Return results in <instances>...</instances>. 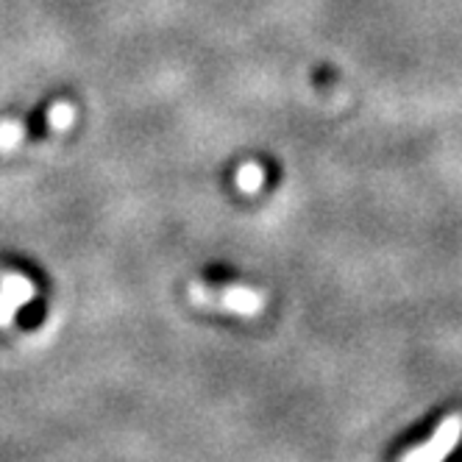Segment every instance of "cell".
I'll return each instance as SVG.
<instances>
[{"instance_id": "obj_1", "label": "cell", "mask_w": 462, "mask_h": 462, "mask_svg": "<svg viewBox=\"0 0 462 462\" xmlns=\"http://www.w3.org/2000/svg\"><path fill=\"white\" fill-rule=\"evenodd\" d=\"M187 295L195 307H207L228 315L240 318H256L265 310V295L256 287H243V284H228V287H209L204 282H192L187 287Z\"/></svg>"}, {"instance_id": "obj_2", "label": "cell", "mask_w": 462, "mask_h": 462, "mask_svg": "<svg viewBox=\"0 0 462 462\" xmlns=\"http://www.w3.org/2000/svg\"><path fill=\"white\" fill-rule=\"evenodd\" d=\"M462 438V415H448L440 420V426L435 429V435L426 443L410 448L402 462H443L459 443Z\"/></svg>"}, {"instance_id": "obj_3", "label": "cell", "mask_w": 462, "mask_h": 462, "mask_svg": "<svg viewBox=\"0 0 462 462\" xmlns=\"http://www.w3.org/2000/svg\"><path fill=\"white\" fill-rule=\"evenodd\" d=\"M37 295V287L23 273H0V328H9L14 323V315L31 304Z\"/></svg>"}, {"instance_id": "obj_4", "label": "cell", "mask_w": 462, "mask_h": 462, "mask_svg": "<svg viewBox=\"0 0 462 462\" xmlns=\"http://www.w3.org/2000/svg\"><path fill=\"white\" fill-rule=\"evenodd\" d=\"M265 179H268V173L259 162H243L237 168L235 184L243 195H256L262 189V184H265Z\"/></svg>"}, {"instance_id": "obj_5", "label": "cell", "mask_w": 462, "mask_h": 462, "mask_svg": "<svg viewBox=\"0 0 462 462\" xmlns=\"http://www.w3.org/2000/svg\"><path fill=\"white\" fill-rule=\"evenodd\" d=\"M79 117V109L70 104V101H56L51 109H48V128L56 131V134H64V131H70L73 123Z\"/></svg>"}, {"instance_id": "obj_6", "label": "cell", "mask_w": 462, "mask_h": 462, "mask_svg": "<svg viewBox=\"0 0 462 462\" xmlns=\"http://www.w3.org/2000/svg\"><path fill=\"white\" fill-rule=\"evenodd\" d=\"M25 140V125L20 120H0V151H14Z\"/></svg>"}]
</instances>
